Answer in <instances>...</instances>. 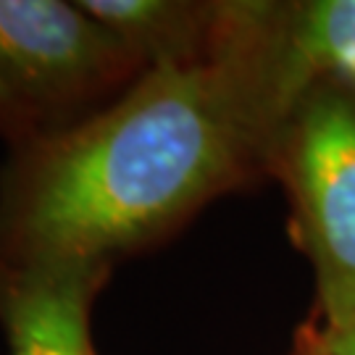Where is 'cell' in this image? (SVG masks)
Returning <instances> with one entry per match:
<instances>
[{"instance_id":"obj_1","label":"cell","mask_w":355,"mask_h":355,"mask_svg":"<svg viewBox=\"0 0 355 355\" xmlns=\"http://www.w3.org/2000/svg\"><path fill=\"white\" fill-rule=\"evenodd\" d=\"M266 158L240 79L203 53L148 66L108 108L29 137L0 184V263L108 266Z\"/></svg>"},{"instance_id":"obj_2","label":"cell","mask_w":355,"mask_h":355,"mask_svg":"<svg viewBox=\"0 0 355 355\" xmlns=\"http://www.w3.org/2000/svg\"><path fill=\"white\" fill-rule=\"evenodd\" d=\"M205 53L240 79L268 158L305 98L355 92V0L214 3Z\"/></svg>"},{"instance_id":"obj_3","label":"cell","mask_w":355,"mask_h":355,"mask_svg":"<svg viewBox=\"0 0 355 355\" xmlns=\"http://www.w3.org/2000/svg\"><path fill=\"white\" fill-rule=\"evenodd\" d=\"M292 195L321 316H355V92L305 98L268 148Z\"/></svg>"},{"instance_id":"obj_4","label":"cell","mask_w":355,"mask_h":355,"mask_svg":"<svg viewBox=\"0 0 355 355\" xmlns=\"http://www.w3.org/2000/svg\"><path fill=\"white\" fill-rule=\"evenodd\" d=\"M140 66L79 3L0 0V79L32 121L92 101Z\"/></svg>"},{"instance_id":"obj_5","label":"cell","mask_w":355,"mask_h":355,"mask_svg":"<svg viewBox=\"0 0 355 355\" xmlns=\"http://www.w3.org/2000/svg\"><path fill=\"white\" fill-rule=\"evenodd\" d=\"M108 266L0 263V321L11 355H95L89 305Z\"/></svg>"},{"instance_id":"obj_6","label":"cell","mask_w":355,"mask_h":355,"mask_svg":"<svg viewBox=\"0 0 355 355\" xmlns=\"http://www.w3.org/2000/svg\"><path fill=\"white\" fill-rule=\"evenodd\" d=\"M79 8L108 26L145 69L200 58L214 16V3L171 0H82Z\"/></svg>"},{"instance_id":"obj_7","label":"cell","mask_w":355,"mask_h":355,"mask_svg":"<svg viewBox=\"0 0 355 355\" xmlns=\"http://www.w3.org/2000/svg\"><path fill=\"white\" fill-rule=\"evenodd\" d=\"M295 355H355V316H321L303 331Z\"/></svg>"},{"instance_id":"obj_8","label":"cell","mask_w":355,"mask_h":355,"mask_svg":"<svg viewBox=\"0 0 355 355\" xmlns=\"http://www.w3.org/2000/svg\"><path fill=\"white\" fill-rule=\"evenodd\" d=\"M32 124V116L21 108V103L11 95V89L3 85L0 79V129L13 132V135H21L26 127Z\"/></svg>"}]
</instances>
